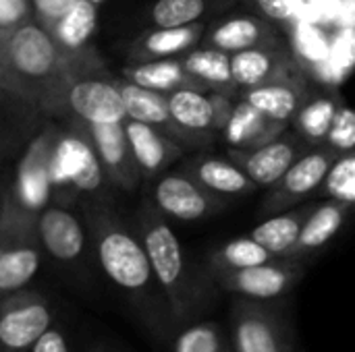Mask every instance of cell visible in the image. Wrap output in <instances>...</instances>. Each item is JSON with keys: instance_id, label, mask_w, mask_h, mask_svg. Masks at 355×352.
Listing matches in <instances>:
<instances>
[{"instance_id": "cell-45", "label": "cell", "mask_w": 355, "mask_h": 352, "mask_svg": "<svg viewBox=\"0 0 355 352\" xmlns=\"http://www.w3.org/2000/svg\"><path fill=\"white\" fill-rule=\"evenodd\" d=\"M0 352H6V351H0Z\"/></svg>"}, {"instance_id": "cell-13", "label": "cell", "mask_w": 355, "mask_h": 352, "mask_svg": "<svg viewBox=\"0 0 355 352\" xmlns=\"http://www.w3.org/2000/svg\"><path fill=\"white\" fill-rule=\"evenodd\" d=\"M218 293L254 301H281L306 276V263L297 259H277L243 270L210 274Z\"/></svg>"}, {"instance_id": "cell-37", "label": "cell", "mask_w": 355, "mask_h": 352, "mask_svg": "<svg viewBox=\"0 0 355 352\" xmlns=\"http://www.w3.org/2000/svg\"><path fill=\"white\" fill-rule=\"evenodd\" d=\"M35 21L31 0H0V35Z\"/></svg>"}, {"instance_id": "cell-29", "label": "cell", "mask_w": 355, "mask_h": 352, "mask_svg": "<svg viewBox=\"0 0 355 352\" xmlns=\"http://www.w3.org/2000/svg\"><path fill=\"white\" fill-rule=\"evenodd\" d=\"M121 77L135 85H141L146 89H154L160 93H173V91L185 89V87L202 89L200 83L185 71L181 56L131 62L123 68Z\"/></svg>"}, {"instance_id": "cell-6", "label": "cell", "mask_w": 355, "mask_h": 352, "mask_svg": "<svg viewBox=\"0 0 355 352\" xmlns=\"http://www.w3.org/2000/svg\"><path fill=\"white\" fill-rule=\"evenodd\" d=\"M42 255L37 214L27 212L6 187L0 210V295L25 288L35 278Z\"/></svg>"}, {"instance_id": "cell-10", "label": "cell", "mask_w": 355, "mask_h": 352, "mask_svg": "<svg viewBox=\"0 0 355 352\" xmlns=\"http://www.w3.org/2000/svg\"><path fill=\"white\" fill-rule=\"evenodd\" d=\"M171 114L189 147H204L220 137L223 124L237 95L210 89H177L166 93Z\"/></svg>"}, {"instance_id": "cell-16", "label": "cell", "mask_w": 355, "mask_h": 352, "mask_svg": "<svg viewBox=\"0 0 355 352\" xmlns=\"http://www.w3.org/2000/svg\"><path fill=\"white\" fill-rule=\"evenodd\" d=\"M83 124V122H81ZM94 141L100 164L108 176L112 189L131 193L135 191L144 178L135 156L131 151V143L127 139V131L123 122H106V124H83Z\"/></svg>"}, {"instance_id": "cell-36", "label": "cell", "mask_w": 355, "mask_h": 352, "mask_svg": "<svg viewBox=\"0 0 355 352\" xmlns=\"http://www.w3.org/2000/svg\"><path fill=\"white\" fill-rule=\"evenodd\" d=\"M339 154L354 151L355 149V108L343 106L339 114L333 120V127L329 131V137L324 141Z\"/></svg>"}, {"instance_id": "cell-7", "label": "cell", "mask_w": 355, "mask_h": 352, "mask_svg": "<svg viewBox=\"0 0 355 352\" xmlns=\"http://www.w3.org/2000/svg\"><path fill=\"white\" fill-rule=\"evenodd\" d=\"M229 336L233 352H297L293 326L281 301L233 297Z\"/></svg>"}, {"instance_id": "cell-14", "label": "cell", "mask_w": 355, "mask_h": 352, "mask_svg": "<svg viewBox=\"0 0 355 352\" xmlns=\"http://www.w3.org/2000/svg\"><path fill=\"white\" fill-rule=\"evenodd\" d=\"M310 145L295 129H285L275 139L252 149H227V156L252 178L258 189L272 187Z\"/></svg>"}, {"instance_id": "cell-40", "label": "cell", "mask_w": 355, "mask_h": 352, "mask_svg": "<svg viewBox=\"0 0 355 352\" xmlns=\"http://www.w3.org/2000/svg\"><path fill=\"white\" fill-rule=\"evenodd\" d=\"M27 352H71L67 332L56 326V322L33 342V346Z\"/></svg>"}, {"instance_id": "cell-11", "label": "cell", "mask_w": 355, "mask_h": 352, "mask_svg": "<svg viewBox=\"0 0 355 352\" xmlns=\"http://www.w3.org/2000/svg\"><path fill=\"white\" fill-rule=\"evenodd\" d=\"M339 156L341 154L327 143L310 147L272 187H268L260 205V216L266 218L302 205L308 197L322 189L324 178Z\"/></svg>"}, {"instance_id": "cell-15", "label": "cell", "mask_w": 355, "mask_h": 352, "mask_svg": "<svg viewBox=\"0 0 355 352\" xmlns=\"http://www.w3.org/2000/svg\"><path fill=\"white\" fill-rule=\"evenodd\" d=\"M37 230L44 253L60 268L77 270L87 257L89 234L83 220H79L71 207L50 203L37 216Z\"/></svg>"}, {"instance_id": "cell-25", "label": "cell", "mask_w": 355, "mask_h": 352, "mask_svg": "<svg viewBox=\"0 0 355 352\" xmlns=\"http://www.w3.org/2000/svg\"><path fill=\"white\" fill-rule=\"evenodd\" d=\"M183 170L189 172L208 191H212L229 201L250 195L258 189L252 183V178L229 156L220 158V156L200 154L189 164H185Z\"/></svg>"}, {"instance_id": "cell-1", "label": "cell", "mask_w": 355, "mask_h": 352, "mask_svg": "<svg viewBox=\"0 0 355 352\" xmlns=\"http://www.w3.org/2000/svg\"><path fill=\"white\" fill-rule=\"evenodd\" d=\"M83 222L104 276L156 338H168L177 326L135 226L125 224L110 203H85Z\"/></svg>"}, {"instance_id": "cell-35", "label": "cell", "mask_w": 355, "mask_h": 352, "mask_svg": "<svg viewBox=\"0 0 355 352\" xmlns=\"http://www.w3.org/2000/svg\"><path fill=\"white\" fill-rule=\"evenodd\" d=\"M322 191H324V197L343 201L352 210H355V149L341 154L333 162L324 178Z\"/></svg>"}, {"instance_id": "cell-23", "label": "cell", "mask_w": 355, "mask_h": 352, "mask_svg": "<svg viewBox=\"0 0 355 352\" xmlns=\"http://www.w3.org/2000/svg\"><path fill=\"white\" fill-rule=\"evenodd\" d=\"M285 129H289V124L277 122L245 100L235 98L233 108L223 124L220 139L225 141L227 149H252L275 139Z\"/></svg>"}, {"instance_id": "cell-5", "label": "cell", "mask_w": 355, "mask_h": 352, "mask_svg": "<svg viewBox=\"0 0 355 352\" xmlns=\"http://www.w3.org/2000/svg\"><path fill=\"white\" fill-rule=\"evenodd\" d=\"M71 81L64 93V118L83 124L125 122V102L119 79L106 71L104 60L94 50L69 56Z\"/></svg>"}, {"instance_id": "cell-31", "label": "cell", "mask_w": 355, "mask_h": 352, "mask_svg": "<svg viewBox=\"0 0 355 352\" xmlns=\"http://www.w3.org/2000/svg\"><path fill=\"white\" fill-rule=\"evenodd\" d=\"M37 118H44L31 104L0 85V154L12 149L17 141L29 143L37 133Z\"/></svg>"}, {"instance_id": "cell-18", "label": "cell", "mask_w": 355, "mask_h": 352, "mask_svg": "<svg viewBox=\"0 0 355 352\" xmlns=\"http://www.w3.org/2000/svg\"><path fill=\"white\" fill-rule=\"evenodd\" d=\"M310 91H312V85L300 71L295 75L243 89L237 93V98L245 100L268 118L291 127L295 114L300 112Z\"/></svg>"}, {"instance_id": "cell-43", "label": "cell", "mask_w": 355, "mask_h": 352, "mask_svg": "<svg viewBox=\"0 0 355 352\" xmlns=\"http://www.w3.org/2000/svg\"><path fill=\"white\" fill-rule=\"evenodd\" d=\"M94 352H114V351H106V349H98V351H94Z\"/></svg>"}, {"instance_id": "cell-26", "label": "cell", "mask_w": 355, "mask_h": 352, "mask_svg": "<svg viewBox=\"0 0 355 352\" xmlns=\"http://www.w3.org/2000/svg\"><path fill=\"white\" fill-rule=\"evenodd\" d=\"M345 106L343 95L331 87H312L310 95L295 114L291 129H295L310 145H322L329 137L335 116Z\"/></svg>"}, {"instance_id": "cell-21", "label": "cell", "mask_w": 355, "mask_h": 352, "mask_svg": "<svg viewBox=\"0 0 355 352\" xmlns=\"http://www.w3.org/2000/svg\"><path fill=\"white\" fill-rule=\"evenodd\" d=\"M352 212L354 210L347 203L331 199V197H327V201L322 203H314V210L308 216L289 259H297L306 263L308 259L316 257L322 249L331 245L333 239L339 237Z\"/></svg>"}, {"instance_id": "cell-39", "label": "cell", "mask_w": 355, "mask_h": 352, "mask_svg": "<svg viewBox=\"0 0 355 352\" xmlns=\"http://www.w3.org/2000/svg\"><path fill=\"white\" fill-rule=\"evenodd\" d=\"M75 0H31L33 6V17L35 21L48 31L71 6Z\"/></svg>"}, {"instance_id": "cell-24", "label": "cell", "mask_w": 355, "mask_h": 352, "mask_svg": "<svg viewBox=\"0 0 355 352\" xmlns=\"http://www.w3.org/2000/svg\"><path fill=\"white\" fill-rule=\"evenodd\" d=\"M119 87L123 93V102H125V112L127 118L150 124L158 131H162L164 135L173 137L175 141H179L183 147L187 145L185 135L181 133V129L177 127L171 108H168V98L166 93L154 91V89H146L141 85H135L127 79H119Z\"/></svg>"}, {"instance_id": "cell-19", "label": "cell", "mask_w": 355, "mask_h": 352, "mask_svg": "<svg viewBox=\"0 0 355 352\" xmlns=\"http://www.w3.org/2000/svg\"><path fill=\"white\" fill-rule=\"evenodd\" d=\"M275 39H279L275 23L258 12H237L208 25L202 44L218 48L227 54H237Z\"/></svg>"}, {"instance_id": "cell-34", "label": "cell", "mask_w": 355, "mask_h": 352, "mask_svg": "<svg viewBox=\"0 0 355 352\" xmlns=\"http://www.w3.org/2000/svg\"><path fill=\"white\" fill-rule=\"evenodd\" d=\"M173 352H233V344L223 326L214 322H191L175 336Z\"/></svg>"}, {"instance_id": "cell-20", "label": "cell", "mask_w": 355, "mask_h": 352, "mask_svg": "<svg viewBox=\"0 0 355 352\" xmlns=\"http://www.w3.org/2000/svg\"><path fill=\"white\" fill-rule=\"evenodd\" d=\"M123 124L144 180H154L164 174L187 149L179 141L150 124L131 118H125Z\"/></svg>"}, {"instance_id": "cell-3", "label": "cell", "mask_w": 355, "mask_h": 352, "mask_svg": "<svg viewBox=\"0 0 355 352\" xmlns=\"http://www.w3.org/2000/svg\"><path fill=\"white\" fill-rule=\"evenodd\" d=\"M135 230L166 297L175 326L183 328L196 322L218 293L208 268L187 255L171 220L164 218L150 199H146L135 214Z\"/></svg>"}, {"instance_id": "cell-17", "label": "cell", "mask_w": 355, "mask_h": 352, "mask_svg": "<svg viewBox=\"0 0 355 352\" xmlns=\"http://www.w3.org/2000/svg\"><path fill=\"white\" fill-rule=\"evenodd\" d=\"M231 71L237 91L277 81L300 73V66L289 46L279 37L270 44H262L237 54H231Z\"/></svg>"}, {"instance_id": "cell-30", "label": "cell", "mask_w": 355, "mask_h": 352, "mask_svg": "<svg viewBox=\"0 0 355 352\" xmlns=\"http://www.w3.org/2000/svg\"><path fill=\"white\" fill-rule=\"evenodd\" d=\"M181 62L185 71L200 83L202 89L210 91H225L237 95V87L233 81V71H231V54L200 44L187 54L181 56Z\"/></svg>"}, {"instance_id": "cell-41", "label": "cell", "mask_w": 355, "mask_h": 352, "mask_svg": "<svg viewBox=\"0 0 355 352\" xmlns=\"http://www.w3.org/2000/svg\"><path fill=\"white\" fill-rule=\"evenodd\" d=\"M6 187H8V183H4V180H2V176H0V210H2V199H4V191H6Z\"/></svg>"}, {"instance_id": "cell-8", "label": "cell", "mask_w": 355, "mask_h": 352, "mask_svg": "<svg viewBox=\"0 0 355 352\" xmlns=\"http://www.w3.org/2000/svg\"><path fill=\"white\" fill-rule=\"evenodd\" d=\"M60 124L46 118L31 141L25 145L8 189L12 197L31 214H37L52 201V158Z\"/></svg>"}, {"instance_id": "cell-42", "label": "cell", "mask_w": 355, "mask_h": 352, "mask_svg": "<svg viewBox=\"0 0 355 352\" xmlns=\"http://www.w3.org/2000/svg\"><path fill=\"white\" fill-rule=\"evenodd\" d=\"M92 2H94V4H96V6H98V8H100V6H102V4H104V2H106V0H92Z\"/></svg>"}, {"instance_id": "cell-38", "label": "cell", "mask_w": 355, "mask_h": 352, "mask_svg": "<svg viewBox=\"0 0 355 352\" xmlns=\"http://www.w3.org/2000/svg\"><path fill=\"white\" fill-rule=\"evenodd\" d=\"M270 23H289L295 17V0H245Z\"/></svg>"}, {"instance_id": "cell-44", "label": "cell", "mask_w": 355, "mask_h": 352, "mask_svg": "<svg viewBox=\"0 0 355 352\" xmlns=\"http://www.w3.org/2000/svg\"><path fill=\"white\" fill-rule=\"evenodd\" d=\"M2 37H4V35H0V50H2Z\"/></svg>"}, {"instance_id": "cell-4", "label": "cell", "mask_w": 355, "mask_h": 352, "mask_svg": "<svg viewBox=\"0 0 355 352\" xmlns=\"http://www.w3.org/2000/svg\"><path fill=\"white\" fill-rule=\"evenodd\" d=\"M108 176L100 164L87 129L77 120L60 127L52 158V201L73 207L77 201L110 203Z\"/></svg>"}, {"instance_id": "cell-46", "label": "cell", "mask_w": 355, "mask_h": 352, "mask_svg": "<svg viewBox=\"0 0 355 352\" xmlns=\"http://www.w3.org/2000/svg\"><path fill=\"white\" fill-rule=\"evenodd\" d=\"M297 352H300V351H297Z\"/></svg>"}, {"instance_id": "cell-9", "label": "cell", "mask_w": 355, "mask_h": 352, "mask_svg": "<svg viewBox=\"0 0 355 352\" xmlns=\"http://www.w3.org/2000/svg\"><path fill=\"white\" fill-rule=\"evenodd\" d=\"M54 319V303L35 288L0 295V351L27 352Z\"/></svg>"}, {"instance_id": "cell-2", "label": "cell", "mask_w": 355, "mask_h": 352, "mask_svg": "<svg viewBox=\"0 0 355 352\" xmlns=\"http://www.w3.org/2000/svg\"><path fill=\"white\" fill-rule=\"evenodd\" d=\"M71 71V58L56 48L37 21L2 37L0 85L31 104L44 118H64Z\"/></svg>"}, {"instance_id": "cell-33", "label": "cell", "mask_w": 355, "mask_h": 352, "mask_svg": "<svg viewBox=\"0 0 355 352\" xmlns=\"http://www.w3.org/2000/svg\"><path fill=\"white\" fill-rule=\"evenodd\" d=\"M231 0H156L148 10L152 27H179L200 23L225 8Z\"/></svg>"}, {"instance_id": "cell-22", "label": "cell", "mask_w": 355, "mask_h": 352, "mask_svg": "<svg viewBox=\"0 0 355 352\" xmlns=\"http://www.w3.org/2000/svg\"><path fill=\"white\" fill-rule=\"evenodd\" d=\"M206 29H208L206 21L179 25V27H150L131 41L129 58L133 62H141V60L183 56L202 44Z\"/></svg>"}, {"instance_id": "cell-32", "label": "cell", "mask_w": 355, "mask_h": 352, "mask_svg": "<svg viewBox=\"0 0 355 352\" xmlns=\"http://www.w3.org/2000/svg\"><path fill=\"white\" fill-rule=\"evenodd\" d=\"M277 259H283V257L272 255L266 247H262L258 241L245 234V237L231 239L227 243L216 245L208 253L204 266L208 268L210 274H216V272L243 270V268H252V266H260V263H268Z\"/></svg>"}, {"instance_id": "cell-27", "label": "cell", "mask_w": 355, "mask_h": 352, "mask_svg": "<svg viewBox=\"0 0 355 352\" xmlns=\"http://www.w3.org/2000/svg\"><path fill=\"white\" fill-rule=\"evenodd\" d=\"M98 29V6L92 0H75V4L48 29L56 48L69 58L89 50Z\"/></svg>"}, {"instance_id": "cell-28", "label": "cell", "mask_w": 355, "mask_h": 352, "mask_svg": "<svg viewBox=\"0 0 355 352\" xmlns=\"http://www.w3.org/2000/svg\"><path fill=\"white\" fill-rule=\"evenodd\" d=\"M312 210H314V203H306V205L302 203V205H295L291 210L266 216V220H262L248 234L254 241H258L262 247H266L272 255L289 259V255H291V251L300 239V232H302L308 216L312 214Z\"/></svg>"}, {"instance_id": "cell-12", "label": "cell", "mask_w": 355, "mask_h": 352, "mask_svg": "<svg viewBox=\"0 0 355 352\" xmlns=\"http://www.w3.org/2000/svg\"><path fill=\"white\" fill-rule=\"evenodd\" d=\"M150 201L164 218L177 222H202L229 205V199L208 191L183 168L154 178Z\"/></svg>"}]
</instances>
